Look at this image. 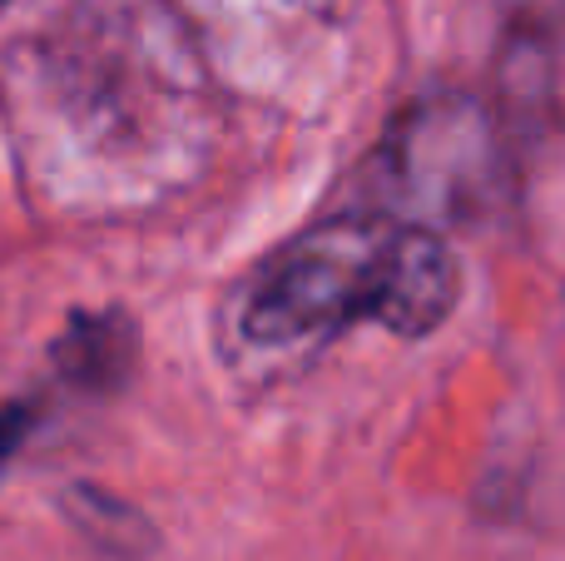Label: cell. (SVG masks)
Masks as SVG:
<instances>
[{"label":"cell","mask_w":565,"mask_h":561,"mask_svg":"<svg viewBox=\"0 0 565 561\" xmlns=\"http://www.w3.org/2000/svg\"><path fill=\"white\" fill-rule=\"evenodd\" d=\"M461 268L427 229L397 219H332L282 244L238 294L234 328L258 353L318 348L352 324L422 338L457 308Z\"/></svg>","instance_id":"6da1fadb"},{"label":"cell","mask_w":565,"mask_h":561,"mask_svg":"<svg viewBox=\"0 0 565 561\" xmlns=\"http://www.w3.org/2000/svg\"><path fill=\"white\" fill-rule=\"evenodd\" d=\"M0 447H10V443H6V437H0Z\"/></svg>","instance_id":"7a4b0ae2"},{"label":"cell","mask_w":565,"mask_h":561,"mask_svg":"<svg viewBox=\"0 0 565 561\" xmlns=\"http://www.w3.org/2000/svg\"><path fill=\"white\" fill-rule=\"evenodd\" d=\"M0 6H6V0H0Z\"/></svg>","instance_id":"3957f363"}]
</instances>
